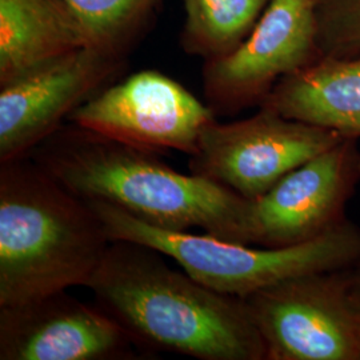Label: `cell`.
<instances>
[{
    "label": "cell",
    "mask_w": 360,
    "mask_h": 360,
    "mask_svg": "<svg viewBox=\"0 0 360 360\" xmlns=\"http://www.w3.org/2000/svg\"><path fill=\"white\" fill-rule=\"evenodd\" d=\"M318 43L323 56L360 53V0H319Z\"/></svg>",
    "instance_id": "2e32d148"
},
{
    "label": "cell",
    "mask_w": 360,
    "mask_h": 360,
    "mask_svg": "<svg viewBox=\"0 0 360 360\" xmlns=\"http://www.w3.org/2000/svg\"><path fill=\"white\" fill-rule=\"evenodd\" d=\"M158 154L70 122L30 156L84 200L117 207L159 229H202L220 239L248 245L251 200L193 172L175 171Z\"/></svg>",
    "instance_id": "6da1fadb"
},
{
    "label": "cell",
    "mask_w": 360,
    "mask_h": 360,
    "mask_svg": "<svg viewBox=\"0 0 360 360\" xmlns=\"http://www.w3.org/2000/svg\"><path fill=\"white\" fill-rule=\"evenodd\" d=\"M68 290L0 307V360H132L143 349L101 306Z\"/></svg>",
    "instance_id": "8fae6325"
},
{
    "label": "cell",
    "mask_w": 360,
    "mask_h": 360,
    "mask_svg": "<svg viewBox=\"0 0 360 360\" xmlns=\"http://www.w3.org/2000/svg\"><path fill=\"white\" fill-rule=\"evenodd\" d=\"M359 183V141L345 139L251 200L248 245L291 247L334 231L349 220L346 207Z\"/></svg>",
    "instance_id": "9c48e42d"
},
{
    "label": "cell",
    "mask_w": 360,
    "mask_h": 360,
    "mask_svg": "<svg viewBox=\"0 0 360 360\" xmlns=\"http://www.w3.org/2000/svg\"><path fill=\"white\" fill-rule=\"evenodd\" d=\"M214 110L155 70H143L110 84L77 107L68 122L99 135L155 153L193 156Z\"/></svg>",
    "instance_id": "ba28073f"
},
{
    "label": "cell",
    "mask_w": 360,
    "mask_h": 360,
    "mask_svg": "<svg viewBox=\"0 0 360 360\" xmlns=\"http://www.w3.org/2000/svg\"><path fill=\"white\" fill-rule=\"evenodd\" d=\"M147 245L111 242L84 287L142 348L199 360H266L245 299L220 294Z\"/></svg>",
    "instance_id": "7a4b0ae2"
},
{
    "label": "cell",
    "mask_w": 360,
    "mask_h": 360,
    "mask_svg": "<svg viewBox=\"0 0 360 360\" xmlns=\"http://www.w3.org/2000/svg\"><path fill=\"white\" fill-rule=\"evenodd\" d=\"M110 243L89 202L30 155L0 162V307L86 285Z\"/></svg>",
    "instance_id": "3957f363"
},
{
    "label": "cell",
    "mask_w": 360,
    "mask_h": 360,
    "mask_svg": "<svg viewBox=\"0 0 360 360\" xmlns=\"http://www.w3.org/2000/svg\"><path fill=\"white\" fill-rule=\"evenodd\" d=\"M318 4L319 0H271L231 53L205 62V96L217 115L259 107L281 79L322 58Z\"/></svg>",
    "instance_id": "52a82bcc"
},
{
    "label": "cell",
    "mask_w": 360,
    "mask_h": 360,
    "mask_svg": "<svg viewBox=\"0 0 360 360\" xmlns=\"http://www.w3.org/2000/svg\"><path fill=\"white\" fill-rule=\"evenodd\" d=\"M91 49L126 59L160 0H65Z\"/></svg>",
    "instance_id": "9a60e30c"
},
{
    "label": "cell",
    "mask_w": 360,
    "mask_h": 360,
    "mask_svg": "<svg viewBox=\"0 0 360 360\" xmlns=\"http://www.w3.org/2000/svg\"><path fill=\"white\" fill-rule=\"evenodd\" d=\"M260 105L359 141L360 53L322 56L281 79Z\"/></svg>",
    "instance_id": "7c38bea8"
},
{
    "label": "cell",
    "mask_w": 360,
    "mask_h": 360,
    "mask_svg": "<svg viewBox=\"0 0 360 360\" xmlns=\"http://www.w3.org/2000/svg\"><path fill=\"white\" fill-rule=\"evenodd\" d=\"M266 360H360V262L245 296Z\"/></svg>",
    "instance_id": "5b68a950"
},
{
    "label": "cell",
    "mask_w": 360,
    "mask_h": 360,
    "mask_svg": "<svg viewBox=\"0 0 360 360\" xmlns=\"http://www.w3.org/2000/svg\"><path fill=\"white\" fill-rule=\"evenodd\" d=\"M83 47L84 28L65 0H0V84Z\"/></svg>",
    "instance_id": "4fadbf2b"
},
{
    "label": "cell",
    "mask_w": 360,
    "mask_h": 360,
    "mask_svg": "<svg viewBox=\"0 0 360 360\" xmlns=\"http://www.w3.org/2000/svg\"><path fill=\"white\" fill-rule=\"evenodd\" d=\"M271 0H183L184 26L180 44L188 55L214 60L231 53Z\"/></svg>",
    "instance_id": "5bb4252c"
},
{
    "label": "cell",
    "mask_w": 360,
    "mask_h": 360,
    "mask_svg": "<svg viewBox=\"0 0 360 360\" xmlns=\"http://www.w3.org/2000/svg\"><path fill=\"white\" fill-rule=\"evenodd\" d=\"M126 59L83 47L0 84V162L31 154L71 114L110 86Z\"/></svg>",
    "instance_id": "30bf717a"
},
{
    "label": "cell",
    "mask_w": 360,
    "mask_h": 360,
    "mask_svg": "<svg viewBox=\"0 0 360 360\" xmlns=\"http://www.w3.org/2000/svg\"><path fill=\"white\" fill-rule=\"evenodd\" d=\"M347 138L331 129L288 119L260 105L257 114L202 131L190 172L248 200L266 195L287 174Z\"/></svg>",
    "instance_id": "8992f818"
},
{
    "label": "cell",
    "mask_w": 360,
    "mask_h": 360,
    "mask_svg": "<svg viewBox=\"0 0 360 360\" xmlns=\"http://www.w3.org/2000/svg\"><path fill=\"white\" fill-rule=\"evenodd\" d=\"M86 202L111 242L127 240L154 248L199 283L226 295L245 297L294 276L360 262V227L351 220L307 243L270 248L233 243L206 232L159 229L117 207Z\"/></svg>",
    "instance_id": "277c9868"
}]
</instances>
